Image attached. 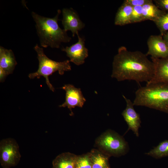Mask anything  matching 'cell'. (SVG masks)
Segmentation results:
<instances>
[{
  "mask_svg": "<svg viewBox=\"0 0 168 168\" xmlns=\"http://www.w3.org/2000/svg\"><path fill=\"white\" fill-rule=\"evenodd\" d=\"M145 154L156 159H159L168 156V140L161 142Z\"/></svg>",
  "mask_w": 168,
  "mask_h": 168,
  "instance_id": "obj_18",
  "label": "cell"
},
{
  "mask_svg": "<svg viewBox=\"0 0 168 168\" xmlns=\"http://www.w3.org/2000/svg\"><path fill=\"white\" fill-rule=\"evenodd\" d=\"M96 143L109 155H124L129 150V146L124 139L112 131H109L102 134L97 139Z\"/></svg>",
  "mask_w": 168,
  "mask_h": 168,
  "instance_id": "obj_5",
  "label": "cell"
},
{
  "mask_svg": "<svg viewBox=\"0 0 168 168\" xmlns=\"http://www.w3.org/2000/svg\"><path fill=\"white\" fill-rule=\"evenodd\" d=\"M134 106H142L168 114V83L146 84L138 89L133 102Z\"/></svg>",
  "mask_w": 168,
  "mask_h": 168,
  "instance_id": "obj_3",
  "label": "cell"
},
{
  "mask_svg": "<svg viewBox=\"0 0 168 168\" xmlns=\"http://www.w3.org/2000/svg\"><path fill=\"white\" fill-rule=\"evenodd\" d=\"M17 64L13 51L0 47V67L8 75L12 74Z\"/></svg>",
  "mask_w": 168,
  "mask_h": 168,
  "instance_id": "obj_13",
  "label": "cell"
},
{
  "mask_svg": "<svg viewBox=\"0 0 168 168\" xmlns=\"http://www.w3.org/2000/svg\"><path fill=\"white\" fill-rule=\"evenodd\" d=\"M165 12L159 8L153 1L142 6V13L143 21L150 20L153 22L165 14Z\"/></svg>",
  "mask_w": 168,
  "mask_h": 168,
  "instance_id": "obj_16",
  "label": "cell"
},
{
  "mask_svg": "<svg viewBox=\"0 0 168 168\" xmlns=\"http://www.w3.org/2000/svg\"><path fill=\"white\" fill-rule=\"evenodd\" d=\"M62 23L64 30L71 31L74 37L79 31L84 28L85 24L80 19L77 12L72 8H63Z\"/></svg>",
  "mask_w": 168,
  "mask_h": 168,
  "instance_id": "obj_10",
  "label": "cell"
},
{
  "mask_svg": "<svg viewBox=\"0 0 168 168\" xmlns=\"http://www.w3.org/2000/svg\"><path fill=\"white\" fill-rule=\"evenodd\" d=\"M61 11L58 9L55 16L52 18L40 16L32 12L31 15L35 22L37 33L41 46L44 48L50 47L59 48L61 43H68L71 38L58 24V17Z\"/></svg>",
  "mask_w": 168,
  "mask_h": 168,
  "instance_id": "obj_2",
  "label": "cell"
},
{
  "mask_svg": "<svg viewBox=\"0 0 168 168\" xmlns=\"http://www.w3.org/2000/svg\"><path fill=\"white\" fill-rule=\"evenodd\" d=\"M133 7L124 2L116 14L114 24L122 26L130 24V19Z\"/></svg>",
  "mask_w": 168,
  "mask_h": 168,
  "instance_id": "obj_15",
  "label": "cell"
},
{
  "mask_svg": "<svg viewBox=\"0 0 168 168\" xmlns=\"http://www.w3.org/2000/svg\"><path fill=\"white\" fill-rule=\"evenodd\" d=\"M7 75V73L2 68L0 67V81L1 82L4 81Z\"/></svg>",
  "mask_w": 168,
  "mask_h": 168,
  "instance_id": "obj_24",
  "label": "cell"
},
{
  "mask_svg": "<svg viewBox=\"0 0 168 168\" xmlns=\"http://www.w3.org/2000/svg\"><path fill=\"white\" fill-rule=\"evenodd\" d=\"M156 5L160 9L168 12V0H156L154 1Z\"/></svg>",
  "mask_w": 168,
  "mask_h": 168,
  "instance_id": "obj_23",
  "label": "cell"
},
{
  "mask_svg": "<svg viewBox=\"0 0 168 168\" xmlns=\"http://www.w3.org/2000/svg\"><path fill=\"white\" fill-rule=\"evenodd\" d=\"M162 37L164 40L168 44V31L166 32Z\"/></svg>",
  "mask_w": 168,
  "mask_h": 168,
  "instance_id": "obj_25",
  "label": "cell"
},
{
  "mask_svg": "<svg viewBox=\"0 0 168 168\" xmlns=\"http://www.w3.org/2000/svg\"><path fill=\"white\" fill-rule=\"evenodd\" d=\"M152 1L151 0H125L124 2L132 7L142 6L145 4Z\"/></svg>",
  "mask_w": 168,
  "mask_h": 168,
  "instance_id": "obj_22",
  "label": "cell"
},
{
  "mask_svg": "<svg viewBox=\"0 0 168 168\" xmlns=\"http://www.w3.org/2000/svg\"><path fill=\"white\" fill-rule=\"evenodd\" d=\"M34 49L37 54L39 68L36 72L30 73L28 77L30 79L35 77L39 79L41 76L44 77L49 89L54 91V88L49 82V76L57 71L60 75H62L65 72L70 71L71 68L70 61L69 60H66L58 62L50 59L45 55L43 49L39 46L38 44L35 46Z\"/></svg>",
  "mask_w": 168,
  "mask_h": 168,
  "instance_id": "obj_4",
  "label": "cell"
},
{
  "mask_svg": "<svg viewBox=\"0 0 168 168\" xmlns=\"http://www.w3.org/2000/svg\"><path fill=\"white\" fill-rule=\"evenodd\" d=\"M111 77L118 81L133 80L138 83L149 82L154 74V66L146 54L120 47L112 63Z\"/></svg>",
  "mask_w": 168,
  "mask_h": 168,
  "instance_id": "obj_1",
  "label": "cell"
},
{
  "mask_svg": "<svg viewBox=\"0 0 168 168\" xmlns=\"http://www.w3.org/2000/svg\"><path fill=\"white\" fill-rule=\"evenodd\" d=\"M89 155L92 168H110L108 156L96 149L92 150Z\"/></svg>",
  "mask_w": 168,
  "mask_h": 168,
  "instance_id": "obj_17",
  "label": "cell"
},
{
  "mask_svg": "<svg viewBox=\"0 0 168 168\" xmlns=\"http://www.w3.org/2000/svg\"><path fill=\"white\" fill-rule=\"evenodd\" d=\"M148 51L146 54L150 55L151 58H168V44L162 36L152 35L147 41Z\"/></svg>",
  "mask_w": 168,
  "mask_h": 168,
  "instance_id": "obj_9",
  "label": "cell"
},
{
  "mask_svg": "<svg viewBox=\"0 0 168 168\" xmlns=\"http://www.w3.org/2000/svg\"><path fill=\"white\" fill-rule=\"evenodd\" d=\"M21 157L19 146L14 139L8 138L0 141V162L2 168L16 166Z\"/></svg>",
  "mask_w": 168,
  "mask_h": 168,
  "instance_id": "obj_6",
  "label": "cell"
},
{
  "mask_svg": "<svg viewBox=\"0 0 168 168\" xmlns=\"http://www.w3.org/2000/svg\"><path fill=\"white\" fill-rule=\"evenodd\" d=\"M154 22L163 36L168 31V12L161 16Z\"/></svg>",
  "mask_w": 168,
  "mask_h": 168,
  "instance_id": "obj_19",
  "label": "cell"
},
{
  "mask_svg": "<svg viewBox=\"0 0 168 168\" xmlns=\"http://www.w3.org/2000/svg\"><path fill=\"white\" fill-rule=\"evenodd\" d=\"M77 156L69 152L62 153L53 160V168H75Z\"/></svg>",
  "mask_w": 168,
  "mask_h": 168,
  "instance_id": "obj_14",
  "label": "cell"
},
{
  "mask_svg": "<svg viewBox=\"0 0 168 168\" xmlns=\"http://www.w3.org/2000/svg\"><path fill=\"white\" fill-rule=\"evenodd\" d=\"M142 6H135L133 7L130 19V24L143 21Z\"/></svg>",
  "mask_w": 168,
  "mask_h": 168,
  "instance_id": "obj_21",
  "label": "cell"
},
{
  "mask_svg": "<svg viewBox=\"0 0 168 168\" xmlns=\"http://www.w3.org/2000/svg\"><path fill=\"white\" fill-rule=\"evenodd\" d=\"M75 168H92L89 154L77 156Z\"/></svg>",
  "mask_w": 168,
  "mask_h": 168,
  "instance_id": "obj_20",
  "label": "cell"
},
{
  "mask_svg": "<svg viewBox=\"0 0 168 168\" xmlns=\"http://www.w3.org/2000/svg\"><path fill=\"white\" fill-rule=\"evenodd\" d=\"M154 66V75L146 84L168 83V58H151Z\"/></svg>",
  "mask_w": 168,
  "mask_h": 168,
  "instance_id": "obj_12",
  "label": "cell"
},
{
  "mask_svg": "<svg viewBox=\"0 0 168 168\" xmlns=\"http://www.w3.org/2000/svg\"><path fill=\"white\" fill-rule=\"evenodd\" d=\"M78 38L77 42L70 46L63 48L61 50L65 52L70 58V61L77 65L83 64L88 55V49L85 45V40L80 37L78 32L76 34Z\"/></svg>",
  "mask_w": 168,
  "mask_h": 168,
  "instance_id": "obj_7",
  "label": "cell"
},
{
  "mask_svg": "<svg viewBox=\"0 0 168 168\" xmlns=\"http://www.w3.org/2000/svg\"><path fill=\"white\" fill-rule=\"evenodd\" d=\"M123 97L126 102V107L122 113L124 120L128 125V129L132 130L135 135L139 136V129L141 127V120L140 115L134 108L133 102L124 95Z\"/></svg>",
  "mask_w": 168,
  "mask_h": 168,
  "instance_id": "obj_11",
  "label": "cell"
},
{
  "mask_svg": "<svg viewBox=\"0 0 168 168\" xmlns=\"http://www.w3.org/2000/svg\"><path fill=\"white\" fill-rule=\"evenodd\" d=\"M62 88L66 91L65 100V102L59 107H67L70 110V114H73L72 109L76 106L82 107L86 101L80 88L75 87L70 84L65 85Z\"/></svg>",
  "mask_w": 168,
  "mask_h": 168,
  "instance_id": "obj_8",
  "label": "cell"
}]
</instances>
